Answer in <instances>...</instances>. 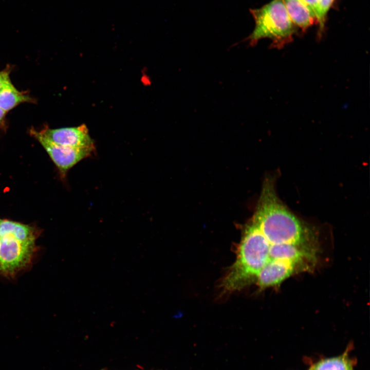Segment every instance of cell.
Wrapping results in <instances>:
<instances>
[{
  "label": "cell",
  "instance_id": "obj_2",
  "mask_svg": "<svg viewBox=\"0 0 370 370\" xmlns=\"http://www.w3.org/2000/svg\"><path fill=\"white\" fill-rule=\"evenodd\" d=\"M39 235L32 226L0 219V274L12 278L32 266Z\"/></svg>",
  "mask_w": 370,
  "mask_h": 370
},
{
  "label": "cell",
  "instance_id": "obj_3",
  "mask_svg": "<svg viewBox=\"0 0 370 370\" xmlns=\"http://www.w3.org/2000/svg\"><path fill=\"white\" fill-rule=\"evenodd\" d=\"M250 12L255 26L247 38L250 45H254L263 39L271 41V47L281 48L291 42L297 26L291 20L283 0H272L262 7Z\"/></svg>",
  "mask_w": 370,
  "mask_h": 370
},
{
  "label": "cell",
  "instance_id": "obj_11",
  "mask_svg": "<svg viewBox=\"0 0 370 370\" xmlns=\"http://www.w3.org/2000/svg\"><path fill=\"white\" fill-rule=\"evenodd\" d=\"M9 80H10L9 78V69H6L0 71V91L6 83Z\"/></svg>",
  "mask_w": 370,
  "mask_h": 370
},
{
  "label": "cell",
  "instance_id": "obj_6",
  "mask_svg": "<svg viewBox=\"0 0 370 370\" xmlns=\"http://www.w3.org/2000/svg\"><path fill=\"white\" fill-rule=\"evenodd\" d=\"M294 24L305 30L317 22L316 18L302 0H283Z\"/></svg>",
  "mask_w": 370,
  "mask_h": 370
},
{
  "label": "cell",
  "instance_id": "obj_5",
  "mask_svg": "<svg viewBox=\"0 0 370 370\" xmlns=\"http://www.w3.org/2000/svg\"><path fill=\"white\" fill-rule=\"evenodd\" d=\"M40 132L57 144L73 147H96L84 124L77 127L56 129L45 127Z\"/></svg>",
  "mask_w": 370,
  "mask_h": 370
},
{
  "label": "cell",
  "instance_id": "obj_10",
  "mask_svg": "<svg viewBox=\"0 0 370 370\" xmlns=\"http://www.w3.org/2000/svg\"><path fill=\"white\" fill-rule=\"evenodd\" d=\"M316 18L318 24L321 21V0H302Z\"/></svg>",
  "mask_w": 370,
  "mask_h": 370
},
{
  "label": "cell",
  "instance_id": "obj_1",
  "mask_svg": "<svg viewBox=\"0 0 370 370\" xmlns=\"http://www.w3.org/2000/svg\"><path fill=\"white\" fill-rule=\"evenodd\" d=\"M318 246L314 234L299 220L253 216L244 229L236 260L222 282L226 292L255 284L275 286L312 268Z\"/></svg>",
  "mask_w": 370,
  "mask_h": 370
},
{
  "label": "cell",
  "instance_id": "obj_4",
  "mask_svg": "<svg viewBox=\"0 0 370 370\" xmlns=\"http://www.w3.org/2000/svg\"><path fill=\"white\" fill-rule=\"evenodd\" d=\"M30 134L45 150L63 179L65 178L70 169L81 160L91 156L96 150V147H73L57 144L33 128L30 130Z\"/></svg>",
  "mask_w": 370,
  "mask_h": 370
},
{
  "label": "cell",
  "instance_id": "obj_12",
  "mask_svg": "<svg viewBox=\"0 0 370 370\" xmlns=\"http://www.w3.org/2000/svg\"><path fill=\"white\" fill-rule=\"evenodd\" d=\"M7 112L0 108V122L4 119Z\"/></svg>",
  "mask_w": 370,
  "mask_h": 370
},
{
  "label": "cell",
  "instance_id": "obj_8",
  "mask_svg": "<svg viewBox=\"0 0 370 370\" xmlns=\"http://www.w3.org/2000/svg\"><path fill=\"white\" fill-rule=\"evenodd\" d=\"M309 370H353L346 355H343L322 360L316 363Z\"/></svg>",
  "mask_w": 370,
  "mask_h": 370
},
{
  "label": "cell",
  "instance_id": "obj_9",
  "mask_svg": "<svg viewBox=\"0 0 370 370\" xmlns=\"http://www.w3.org/2000/svg\"><path fill=\"white\" fill-rule=\"evenodd\" d=\"M335 0H321V21L319 24L318 35L320 37L324 32L327 14Z\"/></svg>",
  "mask_w": 370,
  "mask_h": 370
},
{
  "label": "cell",
  "instance_id": "obj_7",
  "mask_svg": "<svg viewBox=\"0 0 370 370\" xmlns=\"http://www.w3.org/2000/svg\"><path fill=\"white\" fill-rule=\"evenodd\" d=\"M33 102V99L31 97L24 92L18 90L10 80L0 91V108L6 112L21 103Z\"/></svg>",
  "mask_w": 370,
  "mask_h": 370
}]
</instances>
